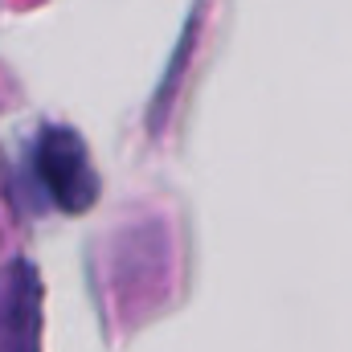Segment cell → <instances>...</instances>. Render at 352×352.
Instances as JSON below:
<instances>
[{"mask_svg":"<svg viewBox=\"0 0 352 352\" xmlns=\"http://www.w3.org/2000/svg\"><path fill=\"white\" fill-rule=\"evenodd\" d=\"M37 176L45 184V192L54 197L58 209L66 213H87L98 197V180L87 160V148L74 131L54 127L41 135L37 144Z\"/></svg>","mask_w":352,"mask_h":352,"instance_id":"1","label":"cell"},{"mask_svg":"<svg viewBox=\"0 0 352 352\" xmlns=\"http://www.w3.org/2000/svg\"><path fill=\"white\" fill-rule=\"evenodd\" d=\"M37 278L29 266L8 270L0 299V352H37Z\"/></svg>","mask_w":352,"mask_h":352,"instance_id":"2","label":"cell"}]
</instances>
